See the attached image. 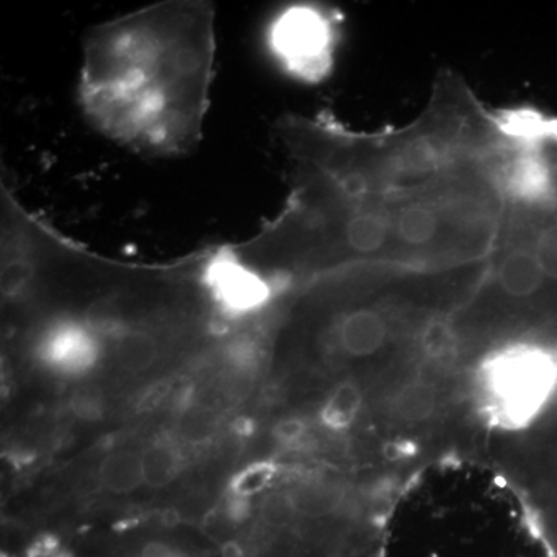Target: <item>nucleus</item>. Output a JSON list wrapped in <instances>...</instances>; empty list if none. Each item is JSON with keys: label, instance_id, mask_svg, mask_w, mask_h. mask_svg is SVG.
<instances>
[{"label": "nucleus", "instance_id": "1", "mask_svg": "<svg viewBox=\"0 0 557 557\" xmlns=\"http://www.w3.org/2000/svg\"><path fill=\"white\" fill-rule=\"evenodd\" d=\"M3 440L64 456L211 354L236 327L207 248L163 263L102 256L0 188Z\"/></svg>", "mask_w": 557, "mask_h": 557}, {"label": "nucleus", "instance_id": "2", "mask_svg": "<svg viewBox=\"0 0 557 557\" xmlns=\"http://www.w3.org/2000/svg\"><path fill=\"white\" fill-rule=\"evenodd\" d=\"M215 53V9L205 0H164L101 22L83 38L81 113L131 152L189 156L203 139Z\"/></svg>", "mask_w": 557, "mask_h": 557}, {"label": "nucleus", "instance_id": "3", "mask_svg": "<svg viewBox=\"0 0 557 557\" xmlns=\"http://www.w3.org/2000/svg\"><path fill=\"white\" fill-rule=\"evenodd\" d=\"M40 557L233 556L207 525L152 516L87 528Z\"/></svg>", "mask_w": 557, "mask_h": 557}, {"label": "nucleus", "instance_id": "4", "mask_svg": "<svg viewBox=\"0 0 557 557\" xmlns=\"http://www.w3.org/2000/svg\"><path fill=\"white\" fill-rule=\"evenodd\" d=\"M267 42L282 67L296 78L321 79L332 65V21L317 7L295 5L281 11L270 24Z\"/></svg>", "mask_w": 557, "mask_h": 557}, {"label": "nucleus", "instance_id": "5", "mask_svg": "<svg viewBox=\"0 0 557 557\" xmlns=\"http://www.w3.org/2000/svg\"><path fill=\"white\" fill-rule=\"evenodd\" d=\"M386 325L379 313L358 310L343 319L338 329L339 347L350 357H368L384 343Z\"/></svg>", "mask_w": 557, "mask_h": 557}, {"label": "nucleus", "instance_id": "6", "mask_svg": "<svg viewBox=\"0 0 557 557\" xmlns=\"http://www.w3.org/2000/svg\"><path fill=\"white\" fill-rule=\"evenodd\" d=\"M500 281L509 295L525 298L541 289L545 277L534 252H516L505 260Z\"/></svg>", "mask_w": 557, "mask_h": 557}, {"label": "nucleus", "instance_id": "7", "mask_svg": "<svg viewBox=\"0 0 557 557\" xmlns=\"http://www.w3.org/2000/svg\"><path fill=\"white\" fill-rule=\"evenodd\" d=\"M384 234H386V226L379 214L373 212L351 215L343 228V237L348 247L362 252L379 248L384 240Z\"/></svg>", "mask_w": 557, "mask_h": 557}, {"label": "nucleus", "instance_id": "8", "mask_svg": "<svg viewBox=\"0 0 557 557\" xmlns=\"http://www.w3.org/2000/svg\"><path fill=\"white\" fill-rule=\"evenodd\" d=\"M359 406H361L359 388L355 384L343 383L330 394L322 416L330 426L344 428L354 421Z\"/></svg>", "mask_w": 557, "mask_h": 557}, {"label": "nucleus", "instance_id": "9", "mask_svg": "<svg viewBox=\"0 0 557 557\" xmlns=\"http://www.w3.org/2000/svg\"><path fill=\"white\" fill-rule=\"evenodd\" d=\"M435 408L434 392L424 384H410L399 392L395 410L408 421H421L431 416Z\"/></svg>", "mask_w": 557, "mask_h": 557}, {"label": "nucleus", "instance_id": "10", "mask_svg": "<svg viewBox=\"0 0 557 557\" xmlns=\"http://www.w3.org/2000/svg\"><path fill=\"white\" fill-rule=\"evenodd\" d=\"M399 230L403 237L413 244L426 242L435 230V218L424 208H409L399 220Z\"/></svg>", "mask_w": 557, "mask_h": 557}, {"label": "nucleus", "instance_id": "11", "mask_svg": "<svg viewBox=\"0 0 557 557\" xmlns=\"http://www.w3.org/2000/svg\"><path fill=\"white\" fill-rule=\"evenodd\" d=\"M534 256L541 265L545 281L548 278L557 282V222L542 231Z\"/></svg>", "mask_w": 557, "mask_h": 557}]
</instances>
